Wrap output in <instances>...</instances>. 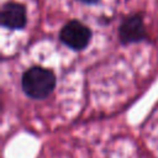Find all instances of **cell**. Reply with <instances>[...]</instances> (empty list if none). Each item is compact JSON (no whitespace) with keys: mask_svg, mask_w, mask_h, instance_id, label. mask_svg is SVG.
Instances as JSON below:
<instances>
[{"mask_svg":"<svg viewBox=\"0 0 158 158\" xmlns=\"http://www.w3.org/2000/svg\"><path fill=\"white\" fill-rule=\"evenodd\" d=\"M21 86L27 96L32 99H44L56 86V75L51 69L32 67L23 73Z\"/></svg>","mask_w":158,"mask_h":158,"instance_id":"cell-1","label":"cell"},{"mask_svg":"<svg viewBox=\"0 0 158 158\" xmlns=\"http://www.w3.org/2000/svg\"><path fill=\"white\" fill-rule=\"evenodd\" d=\"M59 40L74 51L84 49L91 40V30L78 20H72L65 23L60 32Z\"/></svg>","mask_w":158,"mask_h":158,"instance_id":"cell-2","label":"cell"},{"mask_svg":"<svg viewBox=\"0 0 158 158\" xmlns=\"http://www.w3.org/2000/svg\"><path fill=\"white\" fill-rule=\"evenodd\" d=\"M118 37H120L121 43L123 44L136 43V42H141L146 40L147 32H146L142 15L135 14V15L126 17L120 25Z\"/></svg>","mask_w":158,"mask_h":158,"instance_id":"cell-3","label":"cell"},{"mask_svg":"<svg viewBox=\"0 0 158 158\" xmlns=\"http://www.w3.org/2000/svg\"><path fill=\"white\" fill-rule=\"evenodd\" d=\"M0 22L4 27L10 30L23 28L27 22L26 7L22 4L15 1H9L4 4L0 11Z\"/></svg>","mask_w":158,"mask_h":158,"instance_id":"cell-4","label":"cell"},{"mask_svg":"<svg viewBox=\"0 0 158 158\" xmlns=\"http://www.w3.org/2000/svg\"><path fill=\"white\" fill-rule=\"evenodd\" d=\"M80 1L84 2V4H89V5H90V4H95V2H98L99 0H80Z\"/></svg>","mask_w":158,"mask_h":158,"instance_id":"cell-5","label":"cell"}]
</instances>
